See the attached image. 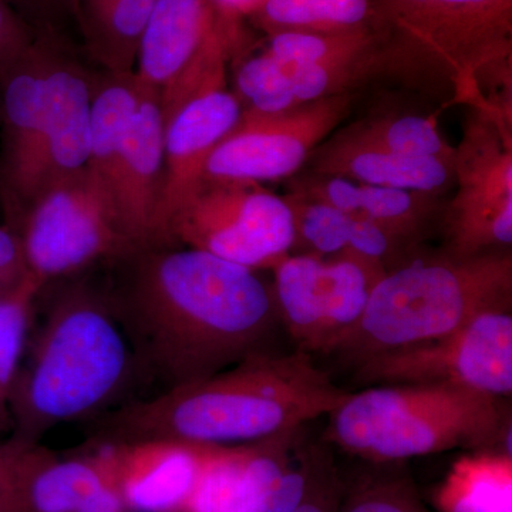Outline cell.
Listing matches in <instances>:
<instances>
[{
    "instance_id": "6da1fadb",
    "label": "cell",
    "mask_w": 512,
    "mask_h": 512,
    "mask_svg": "<svg viewBox=\"0 0 512 512\" xmlns=\"http://www.w3.org/2000/svg\"><path fill=\"white\" fill-rule=\"evenodd\" d=\"M121 261L107 291L144 382L165 392L265 352L278 313L255 269L177 245Z\"/></svg>"
},
{
    "instance_id": "7a4b0ae2",
    "label": "cell",
    "mask_w": 512,
    "mask_h": 512,
    "mask_svg": "<svg viewBox=\"0 0 512 512\" xmlns=\"http://www.w3.org/2000/svg\"><path fill=\"white\" fill-rule=\"evenodd\" d=\"M349 393L309 353L259 352L217 375L101 414L90 421V443L174 440L245 446L329 416Z\"/></svg>"
},
{
    "instance_id": "3957f363",
    "label": "cell",
    "mask_w": 512,
    "mask_h": 512,
    "mask_svg": "<svg viewBox=\"0 0 512 512\" xmlns=\"http://www.w3.org/2000/svg\"><path fill=\"white\" fill-rule=\"evenodd\" d=\"M140 380L107 288L72 282L53 293L40 315L35 308L13 384L9 437L40 444L62 424L116 409Z\"/></svg>"
},
{
    "instance_id": "277c9868",
    "label": "cell",
    "mask_w": 512,
    "mask_h": 512,
    "mask_svg": "<svg viewBox=\"0 0 512 512\" xmlns=\"http://www.w3.org/2000/svg\"><path fill=\"white\" fill-rule=\"evenodd\" d=\"M387 76L512 121V0H372Z\"/></svg>"
},
{
    "instance_id": "5b68a950",
    "label": "cell",
    "mask_w": 512,
    "mask_h": 512,
    "mask_svg": "<svg viewBox=\"0 0 512 512\" xmlns=\"http://www.w3.org/2000/svg\"><path fill=\"white\" fill-rule=\"evenodd\" d=\"M328 419L323 441L370 463L498 444L512 456L507 399L458 384L369 386L349 393Z\"/></svg>"
},
{
    "instance_id": "8992f818",
    "label": "cell",
    "mask_w": 512,
    "mask_h": 512,
    "mask_svg": "<svg viewBox=\"0 0 512 512\" xmlns=\"http://www.w3.org/2000/svg\"><path fill=\"white\" fill-rule=\"evenodd\" d=\"M512 251L414 258L377 281L360 318L323 355L352 365L440 338L478 315L511 311Z\"/></svg>"
},
{
    "instance_id": "52a82bcc",
    "label": "cell",
    "mask_w": 512,
    "mask_h": 512,
    "mask_svg": "<svg viewBox=\"0 0 512 512\" xmlns=\"http://www.w3.org/2000/svg\"><path fill=\"white\" fill-rule=\"evenodd\" d=\"M29 271L45 285L141 251L107 185L89 167L47 185L16 225Z\"/></svg>"
},
{
    "instance_id": "ba28073f",
    "label": "cell",
    "mask_w": 512,
    "mask_h": 512,
    "mask_svg": "<svg viewBox=\"0 0 512 512\" xmlns=\"http://www.w3.org/2000/svg\"><path fill=\"white\" fill-rule=\"evenodd\" d=\"M454 154V195L440 215L443 254L473 258L511 251L512 123L483 106H466Z\"/></svg>"
},
{
    "instance_id": "9c48e42d",
    "label": "cell",
    "mask_w": 512,
    "mask_h": 512,
    "mask_svg": "<svg viewBox=\"0 0 512 512\" xmlns=\"http://www.w3.org/2000/svg\"><path fill=\"white\" fill-rule=\"evenodd\" d=\"M167 242L261 271L292 254L295 228L285 198L261 184L205 178L175 214Z\"/></svg>"
},
{
    "instance_id": "30bf717a",
    "label": "cell",
    "mask_w": 512,
    "mask_h": 512,
    "mask_svg": "<svg viewBox=\"0 0 512 512\" xmlns=\"http://www.w3.org/2000/svg\"><path fill=\"white\" fill-rule=\"evenodd\" d=\"M244 42L222 25L211 0H156L137 57L138 83L160 97L164 117L212 84Z\"/></svg>"
},
{
    "instance_id": "8fae6325",
    "label": "cell",
    "mask_w": 512,
    "mask_h": 512,
    "mask_svg": "<svg viewBox=\"0 0 512 512\" xmlns=\"http://www.w3.org/2000/svg\"><path fill=\"white\" fill-rule=\"evenodd\" d=\"M363 386L458 384L510 399L511 311L481 313L440 338L380 353L356 365Z\"/></svg>"
},
{
    "instance_id": "7c38bea8",
    "label": "cell",
    "mask_w": 512,
    "mask_h": 512,
    "mask_svg": "<svg viewBox=\"0 0 512 512\" xmlns=\"http://www.w3.org/2000/svg\"><path fill=\"white\" fill-rule=\"evenodd\" d=\"M278 319L298 350L325 353L365 311L386 269L349 252L335 256L289 254L272 268Z\"/></svg>"
},
{
    "instance_id": "4fadbf2b",
    "label": "cell",
    "mask_w": 512,
    "mask_h": 512,
    "mask_svg": "<svg viewBox=\"0 0 512 512\" xmlns=\"http://www.w3.org/2000/svg\"><path fill=\"white\" fill-rule=\"evenodd\" d=\"M355 99V93L338 94L269 116L241 111L211 154L205 178L259 184L292 178L348 119Z\"/></svg>"
},
{
    "instance_id": "5bb4252c",
    "label": "cell",
    "mask_w": 512,
    "mask_h": 512,
    "mask_svg": "<svg viewBox=\"0 0 512 512\" xmlns=\"http://www.w3.org/2000/svg\"><path fill=\"white\" fill-rule=\"evenodd\" d=\"M53 37L37 36L0 70L3 156L0 185L8 225L15 229L35 197L37 157L45 126L47 66ZM60 37V36H59Z\"/></svg>"
},
{
    "instance_id": "9a60e30c",
    "label": "cell",
    "mask_w": 512,
    "mask_h": 512,
    "mask_svg": "<svg viewBox=\"0 0 512 512\" xmlns=\"http://www.w3.org/2000/svg\"><path fill=\"white\" fill-rule=\"evenodd\" d=\"M242 106L227 82L205 87L164 117V177L157 215V248L185 202L205 181L208 160L238 123Z\"/></svg>"
},
{
    "instance_id": "2e32d148",
    "label": "cell",
    "mask_w": 512,
    "mask_h": 512,
    "mask_svg": "<svg viewBox=\"0 0 512 512\" xmlns=\"http://www.w3.org/2000/svg\"><path fill=\"white\" fill-rule=\"evenodd\" d=\"M93 80V74L64 49L60 37H53L35 197L47 185L79 173L89 165Z\"/></svg>"
},
{
    "instance_id": "e0dca14e",
    "label": "cell",
    "mask_w": 512,
    "mask_h": 512,
    "mask_svg": "<svg viewBox=\"0 0 512 512\" xmlns=\"http://www.w3.org/2000/svg\"><path fill=\"white\" fill-rule=\"evenodd\" d=\"M164 124L160 97L144 90L107 184L128 234L140 249L157 248V215L164 177Z\"/></svg>"
},
{
    "instance_id": "ac0fdd59",
    "label": "cell",
    "mask_w": 512,
    "mask_h": 512,
    "mask_svg": "<svg viewBox=\"0 0 512 512\" xmlns=\"http://www.w3.org/2000/svg\"><path fill=\"white\" fill-rule=\"evenodd\" d=\"M111 444L117 483L130 512H183L215 447L174 440Z\"/></svg>"
},
{
    "instance_id": "d6986e66",
    "label": "cell",
    "mask_w": 512,
    "mask_h": 512,
    "mask_svg": "<svg viewBox=\"0 0 512 512\" xmlns=\"http://www.w3.org/2000/svg\"><path fill=\"white\" fill-rule=\"evenodd\" d=\"M291 188L295 194L376 222L410 245H416L427 229L439 222L446 204L443 198L421 192L309 173L292 180Z\"/></svg>"
},
{
    "instance_id": "ffe728a7",
    "label": "cell",
    "mask_w": 512,
    "mask_h": 512,
    "mask_svg": "<svg viewBox=\"0 0 512 512\" xmlns=\"http://www.w3.org/2000/svg\"><path fill=\"white\" fill-rule=\"evenodd\" d=\"M305 167L309 174L440 198L454 187V161L367 150L340 143L330 136L313 151Z\"/></svg>"
},
{
    "instance_id": "44dd1931",
    "label": "cell",
    "mask_w": 512,
    "mask_h": 512,
    "mask_svg": "<svg viewBox=\"0 0 512 512\" xmlns=\"http://www.w3.org/2000/svg\"><path fill=\"white\" fill-rule=\"evenodd\" d=\"M113 478H117L114 444L90 443L89 453L72 458H57L42 446L26 478L25 510L76 512Z\"/></svg>"
},
{
    "instance_id": "7402d4cb",
    "label": "cell",
    "mask_w": 512,
    "mask_h": 512,
    "mask_svg": "<svg viewBox=\"0 0 512 512\" xmlns=\"http://www.w3.org/2000/svg\"><path fill=\"white\" fill-rule=\"evenodd\" d=\"M156 0H80L84 46L104 72L131 73Z\"/></svg>"
},
{
    "instance_id": "603a6c76",
    "label": "cell",
    "mask_w": 512,
    "mask_h": 512,
    "mask_svg": "<svg viewBox=\"0 0 512 512\" xmlns=\"http://www.w3.org/2000/svg\"><path fill=\"white\" fill-rule=\"evenodd\" d=\"M439 512H512V456L476 451L458 458L434 495Z\"/></svg>"
},
{
    "instance_id": "cb8c5ba5",
    "label": "cell",
    "mask_w": 512,
    "mask_h": 512,
    "mask_svg": "<svg viewBox=\"0 0 512 512\" xmlns=\"http://www.w3.org/2000/svg\"><path fill=\"white\" fill-rule=\"evenodd\" d=\"M143 94L144 89L134 72H104L94 77L87 167L106 185Z\"/></svg>"
},
{
    "instance_id": "d4e9b609",
    "label": "cell",
    "mask_w": 512,
    "mask_h": 512,
    "mask_svg": "<svg viewBox=\"0 0 512 512\" xmlns=\"http://www.w3.org/2000/svg\"><path fill=\"white\" fill-rule=\"evenodd\" d=\"M340 143L399 156L436 157L454 161L456 148L447 143L434 116L375 113L335 131Z\"/></svg>"
},
{
    "instance_id": "484cf974",
    "label": "cell",
    "mask_w": 512,
    "mask_h": 512,
    "mask_svg": "<svg viewBox=\"0 0 512 512\" xmlns=\"http://www.w3.org/2000/svg\"><path fill=\"white\" fill-rule=\"evenodd\" d=\"M266 35L372 30V0H264L249 16Z\"/></svg>"
},
{
    "instance_id": "4316f807",
    "label": "cell",
    "mask_w": 512,
    "mask_h": 512,
    "mask_svg": "<svg viewBox=\"0 0 512 512\" xmlns=\"http://www.w3.org/2000/svg\"><path fill=\"white\" fill-rule=\"evenodd\" d=\"M45 286L30 272L18 288L0 296V440L12 434L13 384L25 352L36 302Z\"/></svg>"
},
{
    "instance_id": "83f0119b",
    "label": "cell",
    "mask_w": 512,
    "mask_h": 512,
    "mask_svg": "<svg viewBox=\"0 0 512 512\" xmlns=\"http://www.w3.org/2000/svg\"><path fill=\"white\" fill-rule=\"evenodd\" d=\"M301 429L252 444L241 488L229 512H272L279 481L302 443Z\"/></svg>"
},
{
    "instance_id": "f1b7e54d",
    "label": "cell",
    "mask_w": 512,
    "mask_h": 512,
    "mask_svg": "<svg viewBox=\"0 0 512 512\" xmlns=\"http://www.w3.org/2000/svg\"><path fill=\"white\" fill-rule=\"evenodd\" d=\"M235 66V96L247 113H285L298 104L281 64L266 50L254 55H238Z\"/></svg>"
},
{
    "instance_id": "f546056e",
    "label": "cell",
    "mask_w": 512,
    "mask_h": 512,
    "mask_svg": "<svg viewBox=\"0 0 512 512\" xmlns=\"http://www.w3.org/2000/svg\"><path fill=\"white\" fill-rule=\"evenodd\" d=\"M285 201L292 212L295 228L296 248H303L301 254L335 256L348 251L352 237L353 218L348 212L340 211L332 205L303 197L286 195Z\"/></svg>"
},
{
    "instance_id": "4dcf8cb0",
    "label": "cell",
    "mask_w": 512,
    "mask_h": 512,
    "mask_svg": "<svg viewBox=\"0 0 512 512\" xmlns=\"http://www.w3.org/2000/svg\"><path fill=\"white\" fill-rule=\"evenodd\" d=\"M252 444L215 446L183 512H229L237 500Z\"/></svg>"
},
{
    "instance_id": "1f68e13d",
    "label": "cell",
    "mask_w": 512,
    "mask_h": 512,
    "mask_svg": "<svg viewBox=\"0 0 512 512\" xmlns=\"http://www.w3.org/2000/svg\"><path fill=\"white\" fill-rule=\"evenodd\" d=\"M339 512H430L412 478L404 474L370 477L343 495Z\"/></svg>"
},
{
    "instance_id": "d6a6232c",
    "label": "cell",
    "mask_w": 512,
    "mask_h": 512,
    "mask_svg": "<svg viewBox=\"0 0 512 512\" xmlns=\"http://www.w3.org/2000/svg\"><path fill=\"white\" fill-rule=\"evenodd\" d=\"M40 444L0 440V512L25 510V485Z\"/></svg>"
},
{
    "instance_id": "836d02e7",
    "label": "cell",
    "mask_w": 512,
    "mask_h": 512,
    "mask_svg": "<svg viewBox=\"0 0 512 512\" xmlns=\"http://www.w3.org/2000/svg\"><path fill=\"white\" fill-rule=\"evenodd\" d=\"M345 488L328 448L313 446L312 468L301 504L293 512H339Z\"/></svg>"
},
{
    "instance_id": "e575fe53",
    "label": "cell",
    "mask_w": 512,
    "mask_h": 512,
    "mask_svg": "<svg viewBox=\"0 0 512 512\" xmlns=\"http://www.w3.org/2000/svg\"><path fill=\"white\" fill-rule=\"evenodd\" d=\"M39 36H60L67 20H77L80 0H6Z\"/></svg>"
},
{
    "instance_id": "d590c367",
    "label": "cell",
    "mask_w": 512,
    "mask_h": 512,
    "mask_svg": "<svg viewBox=\"0 0 512 512\" xmlns=\"http://www.w3.org/2000/svg\"><path fill=\"white\" fill-rule=\"evenodd\" d=\"M29 274L18 232L0 225V296L18 288Z\"/></svg>"
},
{
    "instance_id": "8d00e7d4",
    "label": "cell",
    "mask_w": 512,
    "mask_h": 512,
    "mask_svg": "<svg viewBox=\"0 0 512 512\" xmlns=\"http://www.w3.org/2000/svg\"><path fill=\"white\" fill-rule=\"evenodd\" d=\"M37 35L19 18L6 0H0V70L22 55Z\"/></svg>"
},
{
    "instance_id": "74e56055",
    "label": "cell",
    "mask_w": 512,
    "mask_h": 512,
    "mask_svg": "<svg viewBox=\"0 0 512 512\" xmlns=\"http://www.w3.org/2000/svg\"><path fill=\"white\" fill-rule=\"evenodd\" d=\"M264 0H211L218 18L238 39L242 37L241 20L249 18Z\"/></svg>"
},
{
    "instance_id": "f35d334b",
    "label": "cell",
    "mask_w": 512,
    "mask_h": 512,
    "mask_svg": "<svg viewBox=\"0 0 512 512\" xmlns=\"http://www.w3.org/2000/svg\"><path fill=\"white\" fill-rule=\"evenodd\" d=\"M76 512H130L121 495L117 478L101 485Z\"/></svg>"
}]
</instances>
